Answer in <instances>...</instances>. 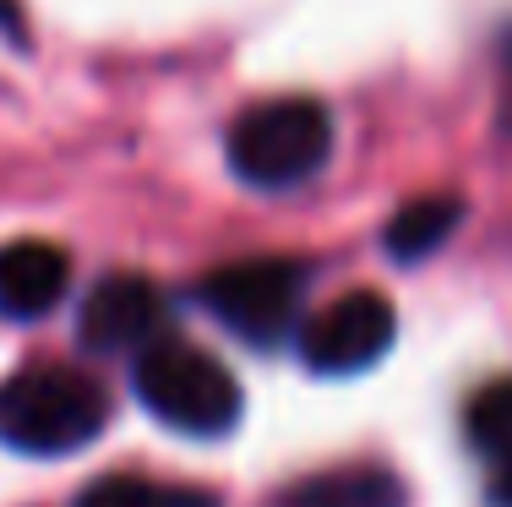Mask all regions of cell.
Wrapping results in <instances>:
<instances>
[{"label":"cell","instance_id":"cell-1","mask_svg":"<svg viewBox=\"0 0 512 507\" xmlns=\"http://www.w3.org/2000/svg\"><path fill=\"white\" fill-rule=\"evenodd\" d=\"M109 426V393L88 371L28 366L0 382V442L28 458L82 453Z\"/></svg>","mask_w":512,"mask_h":507},{"label":"cell","instance_id":"cell-2","mask_svg":"<svg viewBox=\"0 0 512 507\" xmlns=\"http://www.w3.org/2000/svg\"><path fill=\"white\" fill-rule=\"evenodd\" d=\"M224 153H229V169L256 191L306 186L333 159V115L316 99H300V93L262 99L235 115Z\"/></svg>","mask_w":512,"mask_h":507},{"label":"cell","instance_id":"cell-3","mask_svg":"<svg viewBox=\"0 0 512 507\" xmlns=\"http://www.w3.org/2000/svg\"><path fill=\"white\" fill-rule=\"evenodd\" d=\"M137 398L158 426L180 437H224L235 431L240 404H246L224 360H213L186 338H158L137 355Z\"/></svg>","mask_w":512,"mask_h":507},{"label":"cell","instance_id":"cell-4","mask_svg":"<svg viewBox=\"0 0 512 507\" xmlns=\"http://www.w3.org/2000/svg\"><path fill=\"white\" fill-rule=\"evenodd\" d=\"M202 306L213 311L235 338L256 349H273L300 333L306 311V268L284 257H256V262H229V268L202 279Z\"/></svg>","mask_w":512,"mask_h":507},{"label":"cell","instance_id":"cell-5","mask_svg":"<svg viewBox=\"0 0 512 507\" xmlns=\"http://www.w3.org/2000/svg\"><path fill=\"white\" fill-rule=\"evenodd\" d=\"M393 333H398L393 300L376 295V289H349V295L327 300L316 317L300 322L295 344L316 377H360L365 366H376L393 349Z\"/></svg>","mask_w":512,"mask_h":507},{"label":"cell","instance_id":"cell-6","mask_svg":"<svg viewBox=\"0 0 512 507\" xmlns=\"http://www.w3.org/2000/svg\"><path fill=\"white\" fill-rule=\"evenodd\" d=\"M77 338L93 355H142L164 338V295L142 273H109L82 300Z\"/></svg>","mask_w":512,"mask_h":507},{"label":"cell","instance_id":"cell-7","mask_svg":"<svg viewBox=\"0 0 512 507\" xmlns=\"http://www.w3.org/2000/svg\"><path fill=\"white\" fill-rule=\"evenodd\" d=\"M71 289V257L50 240H11L0 246V317L39 322Z\"/></svg>","mask_w":512,"mask_h":507},{"label":"cell","instance_id":"cell-8","mask_svg":"<svg viewBox=\"0 0 512 507\" xmlns=\"http://www.w3.org/2000/svg\"><path fill=\"white\" fill-rule=\"evenodd\" d=\"M409 491L393 469L382 464H338L322 475H306L300 486H289L278 507H404Z\"/></svg>","mask_w":512,"mask_h":507},{"label":"cell","instance_id":"cell-9","mask_svg":"<svg viewBox=\"0 0 512 507\" xmlns=\"http://www.w3.org/2000/svg\"><path fill=\"white\" fill-rule=\"evenodd\" d=\"M458 224H463V197H447V191L414 197L387 219L382 246H387V257H398V262H425L431 251H442L447 240H453Z\"/></svg>","mask_w":512,"mask_h":507},{"label":"cell","instance_id":"cell-10","mask_svg":"<svg viewBox=\"0 0 512 507\" xmlns=\"http://www.w3.org/2000/svg\"><path fill=\"white\" fill-rule=\"evenodd\" d=\"M77 507H218L197 486H169V480H142V475H104L77 497Z\"/></svg>","mask_w":512,"mask_h":507},{"label":"cell","instance_id":"cell-11","mask_svg":"<svg viewBox=\"0 0 512 507\" xmlns=\"http://www.w3.org/2000/svg\"><path fill=\"white\" fill-rule=\"evenodd\" d=\"M463 431H469V448L485 453L491 464H507L512 458V377L485 382L480 393L463 409Z\"/></svg>","mask_w":512,"mask_h":507},{"label":"cell","instance_id":"cell-12","mask_svg":"<svg viewBox=\"0 0 512 507\" xmlns=\"http://www.w3.org/2000/svg\"><path fill=\"white\" fill-rule=\"evenodd\" d=\"M485 497H491V507H512V458H507V464H491Z\"/></svg>","mask_w":512,"mask_h":507},{"label":"cell","instance_id":"cell-13","mask_svg":"<svg viewBox=\"0 0 512 507\" xmlns=\"http://www.w3.org/2000/svg\"><path fill=\"white\" fill-rule=\"evenodd\" d=\"M0 22H11V6H6V0H0Z\"/></svg>","mask_w":512,"mask_h":507}]
</instances>
